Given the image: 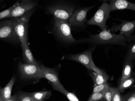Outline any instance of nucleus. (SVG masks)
Returning a JSON list of instances; mask_svg holds the SVG:
<instances>
[{
  "instance_id": "nucleus-1",
  "label": "nucleus",
  "mask_w": 135,
  "mask_h": 101,
  "mask_svg": "<svg viewBox=\"0 0 135 101\" xmlns=\"http://www.w3.org/2000/svg\"><path fill=\"white\" fill-rule=\"evenodd\" d=\"M127 41L128 40L124 35L116 34L109 29H106L97 34L90 35L88 38L78 40L77 42L96 44H114L126 46Z\"/></svg>"
},
{
  "instance_id": "nucleus-2",
  "label": "nucleus",
  "mask_w": 135,
  "mask_h": 101,
  "mask_svg": "<svg viewBox=\"0 0 135 101\" xmlns=\"http://www.w3.org/2000/svg\"><path fill=\"white\" fill-rule=\"evenodd\" d=\"M32 10L20 17L11 18L15 31L20 40L22 48L28 44V24L30 18L32 13Z\"/></svg>"
},
{
  "instance_id": "nucleus-3",
  "label": "nucleus",
  "mask_w": 135,
  "mask_h": 101,
  "mask_svg": "<svg viewBox=\"0 0 135 101\" xmlns=\"http://www.w3.org/2000/svg\"><path fill=\"white\" fill-rule=\"evenodd\" d=\"M75 7L72 4L59 3L50 7L48 11L53 16L55 20L66 22L71 17Z\"/></svg>"
},
{
  "instance_id": "nucleus-4",
  "label": "nucleus",
  "mask_w": 135,
  "mask_h": 101,
  "mask_svg": "<svg viewBox=\"0 0 135 101\" xmlns=\"http://www.w3.org/2000/svg\"><path fill=\"white\" fill-rule=\"evenodd\" d=\"M110 11L109 4L103 3L94 15L88 22L87 24L99 26L102 31L107 29L108 27L106 23L110 17Z\"/></svg>"
},
{
  "instance_id": "nucleus-5",
  "label": "nucleus",
  "mask_w": 135,
  "mask_h": 101,
  "mask_svg": "<svg viewBox=\"0 0 135 101\" xmlns=\"http://www.w3.org/2000/svg\"><path fill=\"white\" fill-rule=\"evenodd\" d=\"M95 49V47H93L79 54L69 55L67 57L66 59L81 63L87 68L88 70H92L97 73L102 69L95 66L92 59V54Z\"/></svg>"
},
{
  "instance_id": "nucleus-6",
  "label": "nucleus",
  "mask_w": 135,
  "mask_h": 101,
  "mask_svg": "<svg viewBox=\"0 0 135 101\" xmlns=\"http://www.w3.org/2000/svg\"><path fill=\"white\" fill-rule=\"evenodd\" d=\"M18 66L20 73L23 79L37 80L44 78L39 65L20 63Z\"/></svg>"
},
{
  "instance_id": "nucleus-7",
  "label": "nucleus",
  "mask_w": 135,
  "mask_h": 101,
  "mask_svg": "<svg viewBox=\"0 0 135 101\" xmlns=\"http://www.w3.org/2000/svg\"><path fill=\"white\" fill-rule=\"evenodd\" d=\"M0 38L2 40L9 42H20L11 19L1 22Z\"/></svg>"
},
{
  "instance_id": "nucleus-8",
  "label": "nucleus",
  "mask_w": 135,
  "mask_h": 101,
  "mask_svg": "<svg viewBox=\"0 0 135 101\" xmlns=\"http://www.w3.org/2000/svg\"><path fill=\"white\" fill-rule=\"evenodd\" d=\"M54 29L57 36L64 42L74 43L77 42L73 37L71 26L68 22H62L54 20Z\"/></svg>"
},
{
  "instance_id": "nucleus-9",
  "label": "nucleus",
  "mask_w": 135,
  "mask_h": 101,
  "mask_svg": "<svg viewBox=\"0 0 135 101\" xmlns=\"http://www.w3.org/2000/svg\"><path fill=\"white\" fill-rule=\"evenodd\" d=\"M94 7V6H91L75 10L68 21L71 27L75 28H81L84 26L87 22L88 12Z\"/></svg>"
},
{
  "instance_id": "nucleus-10",
  "label": "nucleus",
  "mask_w": 135,
  "mask_h": 101,
  "mask_svg": "<svg viewBox=\"0 0 135 101\" xmlns=\"http://www.w3.org/2000/svg\"><path fill=\"white\" fill-rule=\"evenodd\" d=\"M109 30L113 33L119 31L120 34L124 35L129 41L132 40V35L135 30V20L122 21L120 24H116L114 23Z\"/></svg>"
},
{
  "instance_id": "nucleus-11",
  "label": "nucleus",
  "mask_w": 135,
  "mask_h": 101,
  "mask_svg": "<svg viewBox=\"0 0 135 101\" xmlns=\"http://www.w3.org/2000/svg\"><path fill=\"white\" fill-rule=\"evenodd\" d=\"M44 78L50 82L53 89L57 91L59 88L62 86L59 80L57 72L54 68L47 67L43 65H40Z\"/></svg>"
},
{
  "instance_id": "nucleus-12",
  "label": "nucleus",
  "mask_w": 135,
  "mask_h": 101,
  "mask_svg": "<svg viewBox=\"0 0 135 101\" xmlns=\"http://www.w3.org/2000/svg\"><path fill=\"white\" fill-rule=\"evenodd\" d=\"M35 0L29 1H22L14 8L9 18L19 17L32 10L37 5Z\"/></svg>"
},
{
  "instance_id": "nucleus-13",
  "label": "nucleus",
  "mask_w": 135,
  "mask_h": 101,
  "mask_svg": "<svg viewBox=\"0 0 135 101\" xmlns=\"http://www.w3.org/2000/svg\"><path fill=\"white\" fill-rule=\"evenodd\" d=\"M111 11L123 9H130L135 11V4L127 0H109Z\"/></svg>"
},
{
  "instance_id": "nucleus-14",
  "label": "nucleus",
  "mask_w": 135,
  "mask_h": 101,
  "mask_svg": "<svg viewBox=\"0 0 135 101\" xmlns=\"http://www.w3.org/2000/svg\"><path fill=\"white\" fill-rule=\"evenodd\" d=\"M16 79L15 77H12L7 85L3 88H1L0 101H13V97L11 95V92Z\"/></svg>"
},
{
  "instance_id": "nucleus-15",
  "label": "nucleus",
  "mask_w": 135,
  "mask_h": 101,
  "mask_svg": "<svg viewBox=\"0 0 135 101\" xmlns=\"http://www.w3.org/2000/svg\"><path fill=\"white\" fill-rule=\"evenodd\" d=\"M89 75L93 79L94 86L107 83L110 79V76L102 69L97 73L91 72Z\"/></svg>"
},
{
  "instance_id": "nucleus-16",
  "label": "nucleus",
  "mask_w": 135,
  "mask_h": 101,
  "mask_svg": "<svg viewBox=\"0 0 135 101\" xmlns=\"http://www.w3.org/2000/svg\"><path fill=\"white\" fill-rule=\"evenodd\" d=\"M22 49L23 51V59L26 63L39 65L38 62L36 60L33 56L32 52L30 49L28 44L23 47Z\"/></svg>"
},
{
  "instance_id": "nucleus-17",
  "label": "nucleus",
  "mask_w": 135,
  "mask_h": 101,
  "mask_svg": "<svg viewBox=\"0 0 135 101\" xmlns=\"http://www.w3.org/2000/svg\"><path fill=\"white\" fill-rule=\"evenodd\" d=\"M135 85V75H133L127 79L119 82L118 84V88L120 92L123 93L126 89L132 88Z\"/></svg>"
},
{
  "instance_id": "nucleus-18",
  "label": "nucleus",
  "mask_w": 135,
  "mask_h": 101,
  "mask_svg": "<svg viewBox=\"0 0 135 101\" xmlns=\"http://www.w3.org/2000/svg\"><path fill=\"white\" fill-rule=\"evenodd\" d=\"M30 93L35 101H45L49 98L51 95V91L46 90Z\"/></svg>"
},
{
  "instance_id": "nucleus-19",
  "label": "nucleus",
  "mask_w": 135,
  "mask_h": 101,
  "mask_svg": "<svg viewBox=\"0 0 135 101\" xmlns=\"http://www.w3.org/2000/svg\"><path fill=\"white\" fill-rule=\"evenodd\" d=\"M133 64L132 62H125L119 82L125 80L132 76L133 73Z\"/></svg>"
},
{
  "instance_id": "nucleus-20",
  "label": "nucleus",
  "mask_w": 135,
  "mask_h": 101,
  "mask_svg": "<svg viewBox=\"0 0 135 101\" xmlns=\"http://www.w3.org/2000/svg\"><path fill=\"white\" fill-rule=\"evenodd\" d=\"M13 101H35L31 93L20 91L13 96Z\"/></svg>"
},
{
  "instance_id": "nucleus-21",
  "label": "nucleus",
  "mask_w": 135,
  "mask_h": 101,
  "mask_svg": "<svg viewBox=\"0 0 135 101\" xmlns=\"http://www.w3.org/2000/svg\"><path fill=\"white\" fill-rule=\"evenodd\" d=\"M57 91L60 92L61 93L63 94L70 101H79V99L77 96L75 95L73 93L70 92L67 90H66L63 86L61 87L58 89Z\"/></svg>"
},
{
  "instance_id": "nucleus-22",
  "label": "nucleus",
  "mask_w": 135,
  "mask_h": 101,
  "mask_svg": "<svg viewBox=\"0 0 135 101\" xmlns=\"http://www.w3.org/2000/svg\"><path fill=\"white\" fill-rule=\"evenodd\" d=\"M20 3V1H17L11 7H10L9 8L1 12L0 13V19L2 20L5 18H9L14 8L16 7L17 5H19Z\"/></svg>"
},
{
  "instance_id": "nucleus-23",
  "label": "nucleus",
  "mask_w": 135,
  "mask_h": 101,
  "mask_svg": "<svg viewBox=\"0 0 135 101\" xmlns=\"http://www.w3.org/2000/svg\"><path fill=\"white\" fill-rule=\"evenodd\" d=\"M125 62H132L135 61V43L131 46L125 59Z\"/></svg>"
},
{
  "instance_id": "nucleus-24",
  "label": "nucleus",
  "mask_w": 135,
  "mask_h": 101,
  "mask_svg": "<svg viewBox=\"0 0 135 101\" xmlns=\"http://www.w3.org/2000/svg\"><path fill=\"white\" fill-rule=\"evenodd\" d=\"M112 92V101H123L122 95L118 87H111Z\"/></svg>"
},
{
  "instance_id": "nucleus-25",
  "label": "nucleus",
  "mask_w": 135,
  "mask_h": 101,
  "mask_svg": "<svg viewBox=\"0 0 135 101\" xmlns=\"http://www.w3.org/2000/svg\"><path fill=\"white\" fill-rule=\"evenodd\" d=\"M88 101H105V99L104 98V93L103 92L94 93H92Z\"/></svg>"
},
{
  "instance_id": "nucleus-26",
  "label": "nucleus",
  "mask_w": 135,
  "mask_h": 101,
  "mask_svg": "<svg viewBox=\"0 0 135 101\" xmlns=\"http://www.w3.org/2000/svg\"><path fill=\"white\" fill-rule=\"evenodd\" d=\"M110 87L109 83L107 82L104 83L103 84L97 85L94 87L93 93H94L103 92Z\"/></svg>"
},
{
  "instance_id": "nucleus-27",
  "label": "nucleus",
  "mask_w": 135,
  "mask_h": 101,
  "mask_svg": "<svg viewBox=\"0 0 135 101\" xmlns=\"http://www.w3.org/2000/svg\"><path fill=\"white\" fill-rule=\"evenodd\" d=\"M123 101H135V90L122 95Z\"/></svg>"
},
{
  "instance_id": "nucleus-28",
  "label": "nucleus",
  "mask_w": 135,
  "mask_h": 101,
  "mask_svg": "<svg viewBox=\"0 0 135 101\" xmlns=\"http://www.w3.org/2000/svg\"><path fill=\"white\" fill-rule=\"evenodd\" d=\"M103 93L105 101H112V92L110 87H108L104 92H103Z\"/></svg>"
},
{
  "instance_id": "nucleus-29",
  "label": "nucleus",
  "mask_w": 135,
  "mask_h": 101,
  "mask_svg": "<svg viewBox=\"0 0 135 101\" xmlns=\"http://www.w3.org/2000/svg\"><path fill=\"white\" fill-rule=\"evenodd\" d=\"M108 1V0H100V1H102V2H104V3H106Z\"/></svg>"
},
{
  "instance_id": "nucleus-30",
  "label": "nucleus",
  "mask_w": 135,
  "mask_h": 101,
  "mask_svg": "<svg viewBox=\"0 0 135 101\" xmlns=\"http://www.w3.org/2000/svg\"><path fill=\"white\" fill-rule=\"evenodd\" d=\"M20 1H33V0H20Z\"/></svg>"
}]
</instances>
